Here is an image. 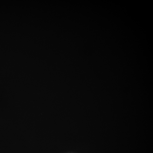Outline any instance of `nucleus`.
Returning <instances> with one entry per match:
<instances>
[]
</instances>
